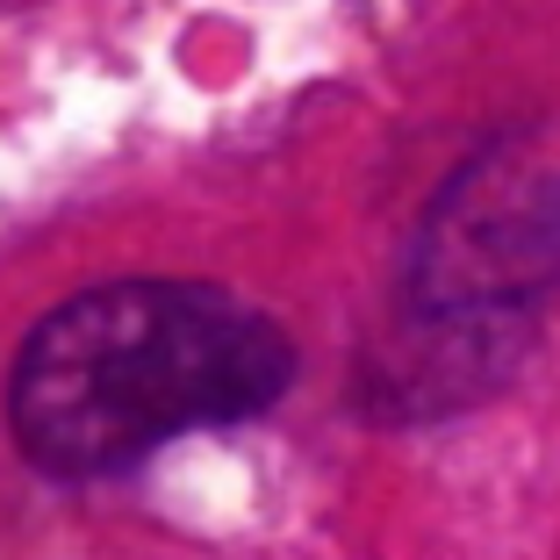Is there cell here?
<instances>
[{"instance_id": "1", "label": "cell", "mask_w": 560, "mask_h": 560, "mask_svg": "<svg viewBox=\"0 0 560 560\" xmlns=\"http://www.w3.org/2000/svg\"><path fill=\"white\" fill-rule=\"evenodd\" d=\"M295 346L209 280H101L22 338L8 431L58 481L137 467L180 431L237 424L288 396Z\"/></svg>"}, {"instance_id": "2", "label": "cell", "mask_w": 560, "mask_h": 560, "mask_svg": "<svg viewBox=\"0 0 560 560\" xmlns=\"http://www.w3.org/2000/svg\"><path fill=\"white\" fill-rule=\"evenodd\" d=\"M560 273V180L481 165L460 187H445L424 245L410 266V302L431 338L460 360L495 366L525 324V302Z\"/></svg>"}]
</instances>
